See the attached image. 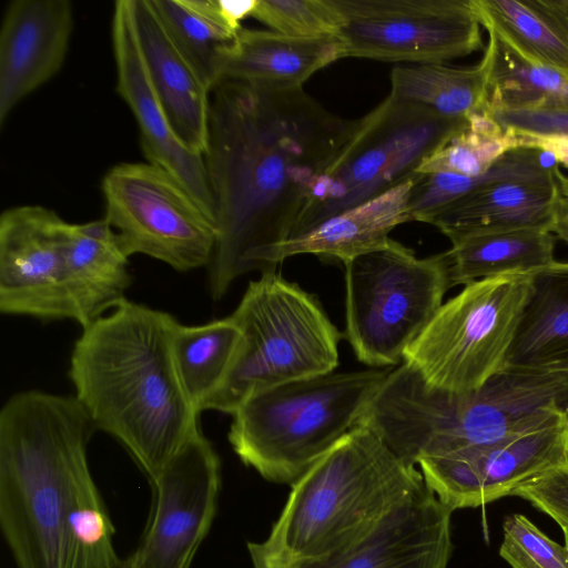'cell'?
<instances>
[{
  "label": "cell",
  "instance_id": "cell-17",
  "mask_svg": "<svg viewBox=\"0 0 568 568\" xmlns=\"http://www.w3.org/2000/svg\"><path fill=\"white\" fill-rule=\"evenodd\" d=\"M74 10L69 0H12L0 29V125L61 70Z\"/></svg>",
  "mask_w": 568,
  "mask_h": 568
},
{
  "label": "cell",
  "instance_id": "cell-19",
  "mask_svg": "<svg viewBox=\"0 0 568 568\" xmlns=\"http://www.w3.org/2000/svg\"><path fill=\"white\" fill-rule=\"evenodd\" d=\"M131 4L146 71L170 125L185 148L204 155L211 90L174 44L151 0Z\"/></svg>",
  "mask_w": 568,
  "mask_h": 568
},
{
  "label": "cell",
  "instance_id": "cell-28",
  "mask_svg": "<svg viewBox=\"0 0 568 568\" xmlns=\"http://www.w3.org/2000/svg\"><path fill=\"white\" fill-rule=\"evenodd\" d=\"M241 342V331L229 316L193 326L175 322L171 341L174 365L181 385L199 414L207 409L225 383Z\"/></svg>",
  "mask_w": 568,
  "mask_h": 568
},
{
  "label": "cell",
  "instance_id": "cell-7",
  "mask_svg": "<svg viewBox=\"0 0 568 568\" xmlns=\"http://www.w3.org/2000/svg\"><path fill=\"white\" fill-rule=\"evenodd\" d=\"M242 342L207 409L233 415L248 397L290 382L332 373L342 337L318 300L274 271L250 282L229 316Z\"/></svg>",
  "mask_w": 568,
  "mask_h": 568
},
{
  "label": "cell",
  "instance_id": "cell-36",
  "mask_svg": "<svg viewBox=\"0 0 568 568\" xmlns=\"http://www.w3.org/2000/svg\"><path fill=\"white\" fill-rule=\"evenodd\" d=\"M514 135L540 139H568V106L490 113Z\"/></svg>",
  "mask_w": 568,
  "mask_h": 568
},
{
  "label": "cell",
  "instance_id": "cell-3",
  "mask_svg": "<svg viewBox=\"0 0 568 568\" xmlns=\"http://www.w3.org/2000/svg\"><path fill=\"white\" fill-rule=\"evenodd\" d=\"M176 320L125 297L82 327L69 377L95 429L115 438L149 480L195 433L172 356Z\"/></svg>",
  "mask_w": 568,
  "mask_h": 568
},
{
  "label": "cell",
  "instance_id": "cell-2",
  "mask_svg": "<svg viewBox=\"0 0 568 568\" xmlns=\"http://www.w3.org/2000/svg\"><path fill=\"white\" fill-rule=\"evenodd\" d=\"M95 427L74 395L39 389L0 409V528L17 568H125L88 460Z\"/></svg>",
  "mask_w": 568,
  "mask_h": 568
},
{
  "label": "cell",
  "instance_id": "cell-5",
  "mask_svg": "<svg viewBox=\"0 0 568 568\" xmlns=\"http://www.w3.org/2000/svg\"><path fill=\"white\" fill-rule=\"evenodd\" d=\"M424 485L361 424L292 484L267 538L247 544L253 568H295L344 551Z\"/></svg>",
  "mask_w": 568,
  "mask_h": 568
},
{
  "label": "cell",
  "instance_id": "cell-23",
  "mask_svg": "<svg viewBox=\"0 0 568 568\" xmlns=\"http://www.w3.org/2000/svg\"><path fill=\"white\" fill-rule=\"evenodd\" d=\"M129 257L104 217L69 224L64 282L71 320L84 327L124 298L132 282Z\"/></svg>",
  "mask_w": 568,
  "mask_h": 568
},
{
  "label": "cell",
  "instance_id": "cell-13",
  "mask_svg": "<svg viewBox=\"0 0 568 568\" xmlns=\"http://www.w3.org/2000/svg\"><path fill=\"white\" fill-rule=\"evenodd\" d=\"M150 483L149 519L125 568H191L217 511L219 455L199 429Z\"/></svg>",
  "mask_w": 568,
  "mask_h": 568
},
{
  "label": "cell",
  "instance_id": "cell-27",
  "mask_svg": "<svg viewBox=\"0 0 568 568\" xmlns=\"http://www.w3.org/2000/svg\"><path fill=\"white\" fill-rule=\"evenodd\" d=\"M168 34L203 82L213 89L214 57L251 16L255 0H151Z\"/></svg>",
  "mask_w": 568,
  "mask_h": 568
},
{
  "label": "cell",
  "instance_id": "cell-31",
  "mask_svg": "<svg viewBox=\"0 0 568 568\" xmlns=\"http://www.w3.org/2000/svg\"><path fill=\"white\" fill-rule=\"evenodd\" d=\"M555 169L550 155L537 148L519 146L505 152L489 170L474 178L452 173H417L407 205L410 221L429 223L452 202L485 184L532 176Z\"/></svg>",
  "mask_w": 568,
  "mask_h": 568
},
{
  "label": "cell",
  "instance_id": "cell-40",
  "mask_svg": "<svg viewBox=\"0 0 568 568\" xmlns=\"http://www.w3.org/2000/svg\"><path fill=\"white\" fill-rule=\"evenodd\" d=\"M565 467L568 468V430H567V438H566V448H565Z\"/></svg>",
  "mask_w": 568,
  "mask_h": 568
},
{
  "label": "cell",
  "instance_id": "cell-6",
  "mask_svg": "<svg viewBox=\"0 0 568 568\" xmlns=\"http://www.w3.org/2000/svg\"><path fill=\"white\" fill-rule=\"evenodd\" d=\"M389 372H332L260 392L232 415L229 442L263 478L292 485L361 425Z\"/></svg>",
  "mask_w": 568,
  "mask_h": 568
},
{
  "label": "cell",
  "instance_id": "cell-34",
  "mask_svg": "<svg viewBox=\"0 0 568 568\" xmlns=\"http://www.w3.org/2000/svg\"><path fill=\"white\" fill-rule=\"evenodd\" d=\"M499 555L511 568H568L565 545L550 539L521 514L505 518Z\"/></svg>",
  "mask_w": 568,
  "mask_h": 568
},
{
  "label": "cell",
  "instance_id": "cell-9",
  "mask_svg": "<svg viewBox=\"0 0 568 568\" xmlns=\"http://www.w3.org/2000/svg\"><path fill=\"white\" fill-rule=\"evenodd\" d=\"M344 264L346 336L354 353L369 366L399 363L448 290L436 255L418 258L389 239Z\"/></svg>",
  "mask_w": 568,
  "mask_h": 568
},
{
  "label": "cell",
  "instance_id": "cell-1",
  "mask_svg": "<svg viewBox=\"0 0 568 568\" xmlns=\"http://www.w3.org/2000/svg\"><path fill=\"white\" fill-rule=\"evenodd\" d=\"M355 124L303 88L241 81L213 87L203 156L217 232L209 264L214 300L239 276L262 271L266 252L290 239L317 179Z\"/></svg>",
  "mask_w": 568,
  "mask_h": 568
},
{
  "label": "cell",
  "instance_id": "cell-20",
  "mask_svg": "<svg viewBox=\"0 0 568 568\" xmlns=\"http://www.w3.org/2000/svg\"><path fill=\"white\" fill-rule=\"evenodd\" d=\"M344 58L336 36L297 38L272 30L241 28L214 57L215 84L241 81L276 90H293L318 70ZM214 84V85H215Z\"/></svg>",
  "mask_w": 568,
  "mask_h": 568
},
{
  "label": "cell",
  "instance_id": "cell-26",
  "mask_svg": "<svg viewBox=\"0 0 568 568\" xmlns=\"http://www.w3.org/2000/svg\"><path fill=\"white\" fill-rule=\"evenodd\" d=\"M555 236L546 230L484 233L452 242L436 257L448 290L505 274H528L551 264Z\"/></svg>",
  "mask_w": 568,
  "mask_h": 568
},
{
  "label": "cell",
  "instance_id": "cell-15",
  "mask_svg": "<svg viewBox=\"0 0 568 568\" xmlns=\"http://www.w3.org/2000/svg\"><path fill=\"white\" fill-rule=\"evenodd\" d=\"M69 222L42 205L0 215V311L44 321L71 320L64 282Z\"/></svg>",
  "mask_w": 568,
  "mask_h": 568
},
{
  "label": "cell",
  "instance_id": "cell-21",
  "mask_svg": "<svg viewBox=\"0 0 568 568\" xmlns=\"http://www.w3.org/2000/svg\"><path fill=\"white\" fill-rule=\"evenodd\" d=\"M485 184L452 202L429 222L450 242L515 230L551 232L561 195L556 171Z\"/></svg>",
  "mask_w": 568,
  "mask_h": 568
},
{
  "label": "cell",
  "instance_id": "cell-41",
  "mask_svg": "<svg viewBox=\"0 0 568 568\" xmlns=\"http://www.w3.org/2000/svg\"><path fill=\"white\" fill-rule=\"evenodd\" d=\"M562 531H564L565 547L568 551V531H566V530H562Z\"/></svg>",
  "mask_w": 568,
  "mask_h": 568
},
{
  "label": "cell",
  "instance_id": "cell-8",
  "mask_svg": "<svg viewBox=\"0 0 568 568\" xmlns=\"http://www.w3.org/2000/svg\"><path fill=\"white\" fill-rule=\"evenodd\" d=\"M467 124L468 119L446 118L388 94L356 120L317 179L290 239L413 179L423 160Z\"/></svg>",
  "mask_w": 568,
  "mask_h": 568
},
{
  "label": "cell",
  "instance_id": "cell-33",
  "mask_svg": "<svg viewBox=\"0 0 568 568\" xmlns=\"http://www.w3.org/2000/svg\"><path fill=\"white\" fill-rule=\"evenodd\" d=\"M252 18L286 36H338L343 20L331 0H255Z\"/></svg>",
  "mask_w": 568,
  "mask_h": 568
},
{
  "label": "cell",
  "instance_id": "cell-14",
  "mask_svg": "<svg viewBox=\"0 0 568 568\" xmlns=\"http://www.w3.org/2000/svg\"><path fill=\"white\" fill-rule=\"evenodd\" d=\"M568 419L490 444L422 458L426 487L450 510L509 496L521 484L564 466Z\"/></svg>",
  "mask_w": 568,
  "mask_h": 568
},
{
  "label": "cell",
  "instance_id": "cell-4",
  "mask_svg": "<svg viewBox=\"0 0 568 568\" xmlns=\"http://www.w3.org/2000/svg\"><path fill=\"white\" fill-rule=\"evenodd\" d=\"M568 419V372L500 368L479 388L453 393L409 365L390 371L369 404L368 426L406 464L490 444Z\"/></svg>",
  "mask_w": 568,
  "mask_h": 568
},
{
  "label": "cell",
  "instance_id": "cell-18",
  "mask_svg": "<svg viewBox=\"0 0 568 568\" xmlns=\"http://www.w3.org/2000/svg\"><path fill=\"white\" fill-rule=\"evenodd\" d=\"M452 513L424 485L355 545L295 568H446Z\"/></svg>",
  "mask_w": 568,
  "mask_h": 568
},
{
  "label": "cell",
  "instance_id": "cell-16",
  "mask_svg": "<svg viewBox=\"0 0 568 568\" xmlns=\"http://www.w3.org/2000/svg\"><path fill=\"white\" fill-rule=\"evenodd\" d=\"M111 40L116 70L115 90L138 123L145 161L170 173L215 223L204 156L180 142L153 90L136 37L131 0L115 1Z\"/></svg>",
  "mask_w": 568,
  "mask_h": 568
},
{
  "label": "cell",
  "instance_id": "cell-37",
  "mask_svg": "<svg viewBox=\"0 0 568 568\" xmlns=\"http://www.w3.org/2000/svg\"><path fill=\"white\" fill-rule=\"evenodd\" d=\"M516 148H537L549 153L557 163L568 168V139H540L514 135Z\"/></svg>",
  "mask_w": 568,
  "mask_h": 568
},
{
  "label": "cell",
  "instance_id": "cell-25",
  "mask_svg": "<svg viewBox=\"0 0 568 568\" xmlns=\"http://www.w3.org/2000/svg\"><path fill=\"white\" fill-rule=\"evenodd\" d=\"M487 31L519 55L568 77V0H470Z\"/></svg>",
  "mask_w": 568,
  "mask_h": 568
},
{
  "label": "cell",
  "instance_id": "cell-29",
  "mask_svg": "<svg viewBox=\"0 0 568 568\" xmlns=\"http://www.w3.org/2000/svg\"><path fill=\"white\" fill-rule=\"evenodd\" d=\"M484 55L488 78L484 111L488 113L568 106V77L519 55L495 32Z\"/></svg>",
  "mask_w": 568,
  "mask_h": 568
},
{
  "label": "cell",
  "instance_id": "cell-24",
  "mask_svg": "<svg viewBox=\"0 0 568 568\" xmlns=\"http://www.w3.org/2000/svg\"><path fill=\"white\" fill-rule=\"evenodd\" d=\"M528 291L501 368L568 372V262L527 274Z\"/></svg>",
  "mask_w": 568,
  "mask_h": 568
},
{
  "label": "cell",
  "instance_id": "cell-38",
  "mask_svg": "<svg viewBox=\"0 0 568 568\" xmlns=\"http://www.w3.org/2000/svg\"><path fill=\"white\" fill-rule=\"evenodd\" d=\"M568 242V195L561 194L554 213L551 233Z\"/></svg>",
  "mask_w": 568,
  "mask_h": 568
},
{
  "label": "cell",
  "instance_id": "cell-10",
  "mask_svg": "<svg viewBox=\"0 0 568 568\" xmlns=\"http://www.w3.org/2000/svg\"><path fill=\"white\" fill-rule=\"evenodd\" d=\"M528 291L527 274L481 278L443 304L404 363L433 387L467 393L503 366Z\"/></svg>",
  "mask_w": 568,
  "mask_h": 568
},
{
  "label": "cell",
  "instance_id": "cell-32",
  "mask_svg": "<svg viewBox=\"0 0 568 568\" xmlns=\"http://www.w3.org/2000/svg\"><path fill=\"white\" fill-rule=\"evenodd\" d=\"M446 144L423 160L417 173H452L479 176L505 152L515 148L514 136L495 118L481 110Z\"/></svg>",
  "mask_w": 568,
  "mask_h": 568
},
{
  "label": "cell",
  "instance_id": "cell-22",
  "mask_svg": "<svg viewBox=\"0 0 568 568\" xmlns=\"http://www.w3.org/2000/svg\"><path fill=\"white\" fill-rule=\"evenodd\" d=\"M416 176L275 245L263 257L262 273L274 271L284 258L296 254L346 263L385 245L396 226L410 222L407 205Z\"/></svg>",
  "mask_w": 568,
  "mask_h": 568
},
{
  "label": "cell",
  "instance_id": "cell-30",
  "mask_svg": "<svg viewBox=\"0 0 568 568\" xmlns=\"http://www.w3.org/2000/svg\"><path fill=\"white\" fill-rule=\"evenodd\" d=\"M488 60L471 67L418 63L396 67L390 73L389 95L423 105L446 118L467 119L485 106Z\"/></svg>",
  "mask_w": 568,
  "mask_h": 568
},
{
  "label": "cell",
  "instance_id": "cell-35",
  "mask_svg": "<svg viewBox=\"0 0 568 568\" xmlns=\"http://www.w3.org/2000/svg\"><path fill=\"white\" fill-rule=\"evenodd\" d=\"M513 496L529 501L535 508L551 517L562 530L568 531V468L549 469L521 484Z\"/></svg>",
  "mask_w": 568,
  "mask_h": 568
},
{
  "label": "cell",
  "instance_id": "cell-12",
  "mask_svg": "<svg viewBox=\"0 0 568 568\" xmlns=\"http://www.w3.org/2000/svg\"><path fill=\"white\" fill-rule=\"evenodd\" d=\"M344 58L443 63L483 47L470 0H331Z\"/></svg>",
  "mask_w": 568,
  "mask_h": 568
},
{
  "label": "cell",
  "instance_id": "cell-11",
  "mask_svg": "<svg viewBox=\"0 0 568 568\" xmlns=\"http://www.w3.org/2000/svg\"><path fill=\"white\" fill-rule=\"evenodd\" d=\"M104 219L129 256L143 254L179 272L211 263L216 225L170 173L149 162H121L101 181Z\"/></svg>",
  "mask_w": 568,
  "mask_h": 568
},
{
  "label": "cell",
  "instance_id": "cell-39",
  "mask_svg": "<svg viewBox=\"0 0 568 568\" xmlns=\"http://www.w3.org/2000/svg\"><path fill=\"white\" fill-rule=\"evenodd\" d=\"M556 178H557L560 193L568 195V176L565 175L559 169H557Z\"/></svg>",
  "mask_w": 568,
  "mask_h": 568
}]
</instances>
